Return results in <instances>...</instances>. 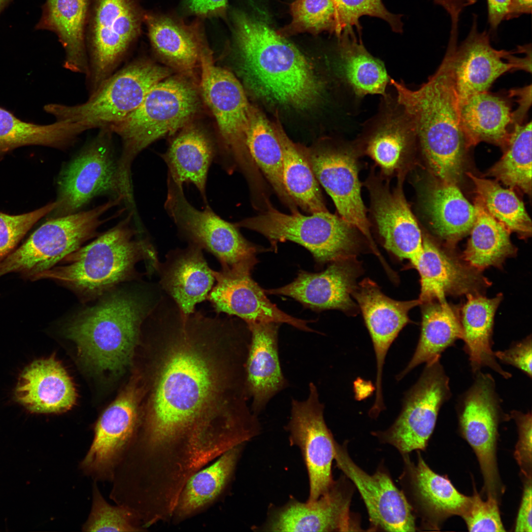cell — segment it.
Returning a JSON list of instances; mask_svg holds the SVG:
<instances>
[{"instance_id":"cell-1","label":"cell","mask_w":532,"mask_h":532,"mask_svg":"<svg viewBox=\"0 0 532 532\" xmlns=\"http://www.w3.org/2000/svg\"><path fill=\"white\" fill-rule=\"evenodd\" d=\"M142 329L148 351L137 374L144 399L136 434L142 450L154 454L185 440L198 450L258 423L246 380L250 333L242 322L187 314L168 300Z\"/></svg>"},{"instance_id":"cell-2","label":"cell","mask_w":532,"mask_h":532,"mask_svg":"<svg viewBox=\"0 0 532 532\" xmlns=\"http://www.w3.org/2000/svg\"><path fill=\"white\" fill-rule=\"evenodd\" d=\"M235 35L245 80L272 103L306 109L317 102L322 83L298 48L266 23L238 12Z\"/></svg>"},{"instance_id":"cell-3","label":"cell","mask_w":532,"mask_h":532,"mask_svg":"<svg viewBox=\"0 0 532 532\" xmlns=\"http://www.w3.org/2000/svg\"><path fill=\"white\" fill-rule=\"evenodd\" d=\"M397 101L411 119L422 151L439 180L456 183L469 148L460 119L458 98L446 51L435 72L418 89L390 79Z\"/></svg>"},{"instance_id":"cell-4","label":"cell","mask_w":532,"mask_h":532,"mask_svg":"<svg viewBox=\"0 0 532 532\" xmlns=\"http://www.w3.org/2000/svg\"><path fill=\"white\" fill-rule=\"evenodd\" d=\"M152 293L117 292L72 318L65 327L88 366L99 372L122 373L139 342L143 322L162 296Z\"/></svg>"},{"instance_id":"cell-5","label":"cell","mask_w":532,"mask_h":532,"mask_svg":"<svg viewBox=\"0 0 532 532\" xmlns=\"http://www.w3.org/2000/svg\"><path fill=\"white\" fill-rule=\"evenodd\" d=\"M135 233L126 221L122 222L68 255L63 266L41 272L33 280H56L88 299L135 277L140 261L147 260L155 270L159 262L157 251L149 241L134 240Z\"/></svg>"},{"instance_id":"cell-6","label":"cell","mask_w":532,"mask_h":532,"mask_svg":"<svg viewBox=\"0 0 532 532\" xmlns=\"http://www.w3.org/2000/svg\"><path fill=\"white\" fill-rule=\"evenodd\" d=\"M197 92L189 82L168 77L156 84L133 112L107 127L122 139L118 166L121 174L131 178L135 156L158 139L180 129L197 110Z\"/></svg>"},{"instance_id":"cell-7","label":"cell","mask_w":532,"mask_h":532,"mask_svg":"<svg viewBox=\"0 0 532 532\" xmlns=\"http://www.w3.org/2000/svg\"><path fill=\"white\" fill-rule=\"evenodd\" d=\"M267 207L263 213L234 225L263 235L275 250L278 242L297 243L311 253L318 266L346 259L354 248V228L328 210L310 215L298 211L287 214L270 204Z\"/></svg>"},{"instance_id":"cell-8","label":"cell","mask_w":532,"mask_h":532,"mask_svg":"<svg viewBox=\"0 0 532 532\" xmlns=\"http://www.w3.org/2000/svg\"><path fill=\"white\" fill-rule=\"evenodd\" d=\"M169 70L145 61L128 65L104 81L85 102L74 105L52 103L44 107L57 120L80 124L88 130L108 127L136 109Z\"/></svg>"},{"instance_id":"cell-9","label":"cell","mask_w":532,"mask_h":532,"mask_svg":"<svg viewBox=\"0 0 532 532\" xmlns=\"http://www.w3.org/2000/svg\"><path fill=\"white\" fill-rule=\"evenodd\" d=\"M165 208L176 225L179 235L211 253L221 264V270H253L257 255L265 249L252 244L241 234L234 224L223 219L208 204L200 210L187 200L183 186L169 177Z\"/></svg>"},{"instance_id":"cell-10","label":"cell","mask_w":532,"mask_h":532,"mask_svg":"<svg viewBox=\"0 0 532 532\" xmlns=\"http://www.w3.org/2000/svg\"><path fill=\"white\" fill-rule=\"evenodd\" d=\"M200 87L205 103L213 114L224 145L217 161L228 172L238 168L244 174L256 165L247 149L246 132L251 107L237 78L214 63L208 49L202 51Z\"/></svg>"},{"instance_id":"cell-11","label":"cell","mask_w":532,"mask_h":532,"mask_svg":"<svg viewBox=\"0 0 532 532\" xmlns=\"http://www.w3.org/2000/svg\"><path fill=\"white\" fill-rule=\"evenodd\" d=\"M120 201L117 198L87 211L47 221L0 264V277L19 272L33 280L52 268L94 236L104 221L102 215Z\"/></svg>"},{"instance_id":"cell-12","label":"cell","mask_w":532,"mask_h":532,"mask_svg":"<svg viewBox=\"0 0 532 532\" xmlns=\"http://www.w3.org/2000/svg\"><path fill=\"white\" fill-rule=\"evenodd\" d=\"M136 0H91L86 30L92 92L110 76L140 33Z\"/></svg>"},{"instance_id":"cell-13","label":"cell","mask_w":532,"mask_h":532,"mask_svg":"<svg viewBox=\"0 0 532 532\" xmlns=\"http://www.w3.org/2000/svg\"><path fill=\"white\" fill-rule=\"evenodd\" d=\"M439 359L426 363L418 381L405 395L401 411L393 424L385 431L374 433L402 455L426 448L439 409L449 398V378Z\"/></svg>"},{"instance_id":"cell-14","label":"cell","mask_w":532,"mask_h":532,"mask_svg":"<svg viewBox=\"0 0 532 532\" xmlns=\"http://www.w3.org/2000/svg\"><path fill=\"white\" fill-rule=\"evenodd\" d=\"M141 399L135 376L97 421L92 443L79 464L82 473L94 481H112L137 431Z\"/></svg>"},{"instance_id":"cell-15","label":"cell","mask_w":532,"mask_h":532,"mask_svg":"<svg viewBox=\"0 0 532 532\" xmlns=\"http://www.w3.org/2000/svg\"><path fill=\"white\" fill-rule=\"evenodd\" d=\"M494 382L488 374L477 375L462 400L459 424L462 436L478 461L484 480V492L487 496L497 497L503 489L497 460L500 409Z\"/></svg>"},{"instance_id":"cell-16","label":"cell","mask_w":532,"mask_h":532,"mask_svg":"<svg viewBox=\"0 0 532 532\" xmlns=\"http://www.w3.org/2000/svg\"><path fill=\"white\" fill-rule=\"evenodd\" d=\"M98 137L61 173L55 210L57 217L76 213L93 198L114 192L126 199L118 163L111 152L108 136L103 127Z\"/></svg>"},{"instance_id":"cell-17","label":"cell","mask_w":532,"mask_h":532,"mask_svg":"<svg viewBox=\"0 0 532 532\" xmlns=\"http://www.w3.org/2000/svg\"><path fill=\"white\" fill-rule=\"evenodd\" d=\"M291 415L287 426L292 441L298 445L308 472L311 504L327 492L334 481L332 465L334 442L324 417V405L320 402L316 386L310 382L307 398L292 399Z\"/></svg>"},{"instance_id":"cell-18","label":"cell","mask_w":532,"mask_h":532,"mask_svg":"<svg viewBox=\"0 0 532 532\" xmlns=\"http://www.w3.org/2000/svg\"><path fill=\"white\" fill-rule=\"evenodd\" d=\"M334 459L361 494L372 528L387 532L416 531L412 507L386 471L379 469L369 475L352 460L346 446L339 445L335 441Z\"/></svg>"},{"instance_id":"cell-19","label":"cell","mask_w":532,"mask_h":532,"mask_svg":"<svg viewBox=\"0 0 532 532\" xmlns=\"http://www.w3.org/2000/svg\"><path fill=\"white\" fill-rule=\"evenodd\" d=\"M460 45L449 42L451 72L459 103L469 96L488 91L494 82L506 72L521 70L514 52L498 50L490 43L486 31L480 32L477 17Z\"/></svg>"},{"instance_id":"cell-20","label":"cell","mask_w":532,"mask_h":532,"mask_svg":"<svg viewBox=\"0 0 532 532\" xmlns=\"http://www.w3.org/2000/svg\"><path fill=\"white\" fill-rule=\"evenodd\" d=\"M246 269L213 270L216 285L207 299L217 314L235 316L246 324L273 322L287 324L307 332H316L308 326L314 320L294 317L280 310L267 298L264 289Z\"/></svg>"},{"instance_id":"cell-21","label":"cell","mask_w":532,"mask_h":532,"mask_svg":"<svg viewBox=\"0 0 532 532\" xmlns=\"http://www.w3.org/2000/svg\"><path fill=\"white\" fill-rule=\"evenodd\" d=\"M306 152L316 178L332 199L340 217L363 233L375 251L354 155L344 148L306 149Z\"/></svg>"},{"instance_id":"cell-22","label":"cell","mask_w":532,"mask_h":532,"mask_svg":"<svg viewBox=\"0 0 532 532\" xmlns=\"http://www.w3.org/2000/svg\"><path fill=\"white\" fill-rule=\"evenodd\" d=\"M353 488L342 477L314 503L292 501L278 510L266 527L273 532L355 531L350 513Z\"/></svg>"},{"instance_id":"cell-23","label":"cell","mask_w":532,"mask_h":532,"mask_svg":"<svg viewBox=\"0 0 532 532\" xmlns=\"http://www.w3.org/2000/svg\"><path fill=\"white\" fill-rule=\"evenodd\" d=\"M352 295L359 304L373 342L377 364L375 400L380 402L383 400L382 373L387 353L399 332L409 322V311L421 302L419 299H392L368 279L355 287Z\"/></svg>"},{"instance_id":"cell-24","label":"cell","mask_w":532,"mask_h":532,"mask_svg":"<svg viewBox=\"0 0 532 532\" xmlns=\"http://www.w3.org/2000/svg\"><path fill=\"white\" fill-rule=\"evenodd\" d=\"M402 456L405 464L403 477L424 526L437 530L449 517H462L471 497L459 492L447 477L434 472L419 451L416 463L411 462L408 454Z\"/></svg>"},{"instance_id":"cell-25","label":"cell","mask_w":532,"mask_h":532,"mask_svg":"<svg viewBox=\"0 0 532 532\" xmlns=\"http://www.w3.org/2000/svg\"><path fill=\"white\" fill-rule=\"evenodd\" d=\"M199 246L188 243L185 248L169 251L156 268L159 285L183 313L196 311L197 304L207 299L215 278Z\"/></svg>"},{"instance_id":"cell-26","label":"cell","mask_w":532,"mask_h":532,"mask_svg":"<svg viewBox=\"0 0 532 532\" xmlns=\"http://www.w3.org/2000/svg\"><path fill=\"white\" fill-rule=\"evenodd\" d=\"M246 325L250 332L245 362L246 385L252 410L258 416L274 396L288 386V383L283 373L279 356L280 324Z\"/></svg>"},{"instance_id":"cell-27","label":"cell","mask_w":532,"mask_h":532,"mask_svg":"<svg viewBox=\"0 0 532 532\" xmlns=\"http://www.w3.org/2000/svg\"><path fill=\"white\" fill-rule=\"evenodd\" d=\"M356 276L355 268L344 259L332 262L319 272L300 270L291 283L264 291L266 294L290 297L314 311H346L354 306L351 295L356 287Z\"/></svg>"},{"instance_id":"cell-28","label":"cell","mask_w":532,"mask_h":532,"mask_svg":"<svg viewBox=\"0 0 532 532\" xmlns=\"http://www.w3.org/2000/svg\"><path fill=\"white\" fill-rule=\"evenodd\" d=\"M420 276L421 304L446 300L448 295L478 294L489 282L479 270L464 264L441 249L429 238L423 237V252L415 267Z\"/></svg>"},{"instance_id":"cell-29","label":"cell","mask_w":532,"mask_h":532,"mask_svg":"<svg viewBox=\"0 0 532 532\" xmlns=\"http://www.w3.org/2000/svg\"><path fill=\"white\" fill-rule=\"evenodd\" d=\"M17 402L36 413H57L70 409L76 390L67 371L54 357L35 360L20 374L14 391Z\"/></svg>"},{"instance_id":"cell-30","label":"cell","mask_w":532,"mask_h":532,"mask_svg":"<svg viewBox=\"0 0 532 532\" xmlns=\"http://www.w3.org/2000/svg\"><path fill=\"white\" fill-rule=\"evenodd\" d=\"M373 213L385 247L416 266L423 252V237L400 186L372 191Z\"/></svg>"},{"instance_id":"cell-31","label":"cell","mask_w":532,"mask_h":532,"mask_svg":"<svg viewBox=\"0 0 532 532\" xmlns=\"http://www.w3.org/2000/svg\"><path fill=\"white\" fill-rule=\"evenodd\" d=\"M381 109L366 126V150L383 171L392 174L402 166L417 139L414 125L397 100L387 95Z\"/></svg>"},{"instance_id":"cell-32","label":"cell","mask_w":532,"mask_h":532,"mask_svg":"<svg viewBox=\"0 0 532 532\" xmlns=\"http://www.w3.org/2000/svg\"><path fill=\"white\" fill-rule=\"evenodd\" d=\"M91 0H46L36 29L53 32L65 51L64 66L89 74L86 30Z\"/></svg>"},{"instance_id":"cell-33","label":"cell","mask_w":532,"mask_h":532,"mask_svg":"<svg viewBox=\"0 0 532 532\" xmlns=\"http://www.w3.org/2000/svg\"><path fill=\"white\" fill-rule=\"evenodd\" d=\"M217 154L210 138L202 131L191 127L177 134L161 157L168 168L167 177L179 185L193 184L207 204V174Z\"/></svg>"},{"instance_id":"cell-34","label":"cell","mask_w":532,"mask_h":532,"mask_svg":"<svg viewBox=\"0 0 532 532\" xmlns=\"http://www.w3.org/2000/svg\"><path fill=\"white\" fill-rule=\"evenodd\" d=\"M509 101L488 91L473 94L459 103L460 123L469 147L480 142L504 147L512 129Z\"/></svg>"},{"instance_id":"cell-35","label":"cell","mask_w":532,"mask_h":532,"mask_svg":"<svg viewBox=\"0 0 532 532\" xmlns=\"http://www.w3.org/2000/svg\"><path fill=\"white\" fill-rule=\"evenodd\" d=\"M467 300L462 310L461 321L465 350L474 372L488 366L506 378L510 373L497 363L492 349L494 319L501 296L487 298L479 294L467 295Z\"/></svg>"},{"instance_id":"cell-36","label":"cell","mask_w":532,"mask_h":532,"mask_svg":"<svg viewBox=\"0 0 532 532\" xmlns=\"http://www.w3.org/2000/svg\"><path fill=\"white\" fill-rule=\"evenodd\" d=\"M148 36L154 50L166 61L182 69L193 68L204 49L200 24L186 25L171 18L144 14Z\"/></svg>"},{"instance_id":"cell-37","label":"cell","mask_w":532,"mask_h":532,"mask_svg":"<svg viewBox=\"0 0 532 532\" xmlns=\"http://www.w3.org/2000/svg\"><path fill=\"white\" fill-rule=\"evenodd\" d=\"M279 127L251 107L245 141L248 152L280 200L291 212L298 206L287 192L283 180V161Z\"/></svg>"},{"instance_id":"cell-38","label":"cell","mask_w":532,"mask_h":532,"mask_svg":"<svg viewBox=\"0 0 532 532\" xmlns=\"http://www.w3.org/2000/svg\"><path fill=\"white\" fill-rule=\"evenodd\" d=\"M425 201L431 224L441 238L454 242L470 231L476 218V208L456 183L439 180L429 189Z\"/></svg>"},{"instance_id":"cell-39","label":"cell","mask_w":532,"mask_h":532,"mask_svg":"<svg viewBox=\"0 0 532 532\" xmlns=\"http://www.w3.org/2000/svg\"><path fill=\"white\" fill-rule=\"evenodd\" d=\"M339 37L338 69L345 83L359 99L367 95L386 97L390 79L383 62L357 41L352 28L344 30Z\"/></svg>"},{"instance_id":"cell-40","label":"cell","mask_w":532,"mask_h":532,"mask_svg":"<svg viewBox=\"0 0 532 532\" xmlns=\"http://www.w3.org/2000/svg\"><path fill=\"white\" fill-rule=\"evenodd\" d=\"M422 311L418 345L409 363L397 377L398 380L421 364L440 357L441 353L457 339H463L461 321L446 300L426 303Z\"/></svg>"},{"instance_id":"cell-41","label":"cell","mask_w":532,"mask_h":532,"mask_svg":"<svg viewBox=\"0 0 532 532\" xmlns=\"http://www.w3.org/2000/svg\"><path fill=\"white\" fill-rule=\"evenodd\" d=\"M240 445L221 454L208 467L192 474L185 482L175 504L177 516L184 518L214 501L230 480L240 452Z\"/></svg>"},{"instance_id":"cell-42","label":"cell","mask_w":532,"mask_h":532,"mask_svg":"<svg viewBox=\"0 0 532 532\" xmlns=\"http://www.w3.org/2000/svg\"><path fill=\"white\" fill-rule=\"evenodd\" d=\"M278 134L282 152L283 184L288 195L297 206L307 213L327 211L306 149L293 142L280 128Z\"/></svg>"},{"instance_id":"cell-43","label":"cell","mask_w":532,"mask_h":532,"mask_svg":"<svg viewBox=\"0 0 532 532\" xmlns=\"http://www.w3.org/2000/svg\"><path fill=\"white\" fill-rule=\"evenodd\" d=\"M84 131L81 125L65 121L47 125L27 123L0 107V160L21 146H63Z\"/></svg>"},{"instance_id":"cell-44","label":"cell","mask_w":532,"mask_h":532,"mask_svg":"<svg viewBox=\"0 0 532 532\" xmlns=\"http://www.w3.org/2000/svg\"><path fill=\"white\" fill-rule=\"evenodd\" d=\"M474 206L476 218L464 252V259L479 270L500 266L515 253L510 231L490 214L477 199Z\"/></svg>"},{"instance_id":"cell-45","label":"cell","mask_w":532,"mask_h":532,"mask_svg":"<svg viewBox=\"0 0 532 532\" xmlns=\"http://www.w3.org/2000/svg\"><path fill=\"white\" fill-rule=\"evenodd\" d=\"M504 153L489 174L503 184L531 194L532 190V122L516 124L504 147Z\"/></svg>"},{"instance_id":"cell-46","label":"cell","mask_w":532,"mask_h":532,"mask_svg":"<svg viewBox=\"0 0 532 532\" xmlns=\"http://www.w3.org/2000/svg\"><path fill=\"white\" fill-rule=\"evenodd\" d=\"M467 174L474 185L477 199L490 214L510 232L524 236L531 235V218L523 202L512 190L491 180Z\"/></svg>"},{"instance_id":"cell-47","label":"cell","mask_w":532,"mask_h":532,"mask_svg":"<svg viewBox=\"0 0 532 532\" xmlns=\"http://www.w3.org/2000/svg\"><path fill=\"white\" fill-rule=\"evenodd\" d=\"M141 522L138 517L127 507L109 504L100 493L97 482L94 481L91 508L82 525V531L138 532L143 530Z\"/></svg>"},{"instance_id":"cell-48","label":"cell","mask_w":532,"mask_h":532,"mask_svg":"<svg viewBox=\"0 0 532 532\" xmlns=\"http://www.w3.org/2000/svg\"><path fill=\"white\" fill-rule=\"evenodd\" d=\"M335 9L334 32L339 36L342 32L355 26L361 28L359 19L364 15L376 17L386 21L393 31L400 33V16L385 7L381 0H332Z\"/></svg>"},{"instance_id":"cell-49","label":"cell","mask_w":532,"mask_h":532,"mask_svg":"<svg viewBox=\"0 0 532 532\" xmlns=\"http://www.w3.org/2000/svg\"><path fill=\"white\" fill-rule=\"evenodd\" d=\"M292 22L284 30L295 33L334 32L335 9L332 0H296L291 4Z\"/></svg>"},{"instance_id":"cell-50","label":"cell","mask_w":532,"mask_h":532,"mask_svg":"<svg viewBox=\"0 0 532 532\" xmlns=\"http://www.w3.org/2000/svg\"><path fill=\"white\" fill-rule=\"evenodd\" d=\"M57 206L56 201L33 211L9 215L0 212V264L13 251L30 229Z\"/></svg>"},{"instance_id":"cell-51","label":"cell","mask_w":532,"mask_h":532,"mask_svg":"<svg viewBox=\"0 0 532 532\" xmlns=\"http://www.w3.org/2000/svg\"><path fill=\"white\" fill-rule=\"evenodd\" d=\"M470 497V504L462 516L469 532L505 531L497 499L489 497L484 500L475 489Z\"/></svg>"},{"instance_id":"cell-52","label":"cell","mask_w":532,"mask_h":532,"mask_svg":"<svg viewBox=\"0 0 532 532\" xmlns=\"http://www.w3.org/2000/svg\"><path fill=\"white\" fill-rule=\"evenodd\" d=\"M518 428V438L515 446L514 458L525 479L532 478V418L531 412L518 411L511 412Z\"/></svg>"},{"instance_id":"cell-53","label":"cell","mask_w":532,"mask_h":532,"mask_svg":"<svg viewBox=\"0 0 532 532\" xmlns=\"http://www.w3.org/2000/svg\"><path fill=\"white\" fill-rule=\"evenodd\" d=\"M503 363L512 365L532 377V338L530 335L503 351L494 353Z\"/></svg>"},{"instance_id":"cell-54","label":"cell","mask_w":532,"mask_h":532,"mask_svg":"<svg viewBox=\"0 0 532 532\" xmlns=\"http://www.w3.org/2000/svg\"><path fill=\"white\" fill-rule=\"evenodd\" d=\"M532 478L525 479L523 493L514 527L515 532H532Z\"/></svg>"},{"instance_id":"cell-55","label":"cell","mask_w":532,"mask_h":532,"mask_svg":"<svg viewBox=\"0 0 532 532\" xmlns=\"http://www.w3.org/2000/svg\"><path fill=\"white\" fill-rule=\"evenodd\" d=\"M190 10L201 17L224 16L228 0H188Z\"/></svg>"},{"instance_id":"cell-56","label":"cell","mask_w":532,"mask_h":532,"mask_svg":"<svg viewBox=\"0 0 532 532\" xmlns=\"http://www.w3.org/2000/svg\"><path fill=\"white\" fill-rule=\"evenodd\" d=\"M510 96L515 97L518 103V107L512 112L513 127L516 124L524 123L527 112L531 105L532 86L531 85L523 88L510 91Z\"/></svg>"},{"instance_id":"cell-57","label":"cell","mask_w":532,"mask_h":532,"mask_svg":"<svg viewBox=\"0 0 532 532\" xmlns=\"http://www.w3.org/2000/svg\"><path fill=\"white\" fill-rule=\"evenodd\" d=\"M441 6L449 14L451 20L450 35H458L459 18L464 9L476 2L477 0H432Z\"/></svg>"},{"instance_id":"cell-58","label":"cell","mask_w":532,"mask_h":532,"mask_svg":"<svg viewBox=\"0 0 532 532\" xmlns=\"http://www.w3.org/2000/svg\"><path fill=\"white\" fill-rule=\"evenodd\" d=\"M487 1L488 22L492 30L496 31L501 21L505 19L510 0H487Z\"/></svg>"},{"instance_id":"cell-59","label":"cell","mask_w":532,"mask_h":532,"mask_svg":"<svg viewBox=\"0 0 532 532\" xmlns=\"http://www.w3.org/2000/svg\"><path fill=\"white\" fill-rule=\"evenodd\" d=\"M532 0H510L508 12L505 18L509 20L532 12Z\"/></svg>"},{"instance_id":"cell-60","label":"cell","mask_w":532,"mask_h":532,"mask_svg":"<svg viewBox=\"0 0 532 532\" xmlns=\"http://www.w3.org/2000/svg\"><path fill=\"white\" fill-rule=\"evenodd\" d=\"M135 437V438H134L135 440H134V442H133V445H134V447L135 448V449L137 451V452H138L140 454H141L143 456H146V457H151V456H152L154 454L149 453H147V452L144 451L143 450H142L141 448V447L139 446V445L138 444V443L137 442L136 435V436ZM210 444H211V443L207 445L206 446H205V447H204L202 449H200V450H198L192 451V450H189V449L188 450H189V451L190 452H191L192 453H197L201 452L204 451L205 449H206L208 447H210Z\"/></svg>"},{"instance_id":"cell-61","label":"cell","mask_w":532,"mask_h":532,"mask_svg":"<svg viewBox=\"0 0 532 532\" xmlns=\"http://www.w3.org/2000/svg\"><path fill=\"white\" fill-rule=\"evenodd\" d=\"M11 0H0V13Z\"/></svg>"}]
</instances>
